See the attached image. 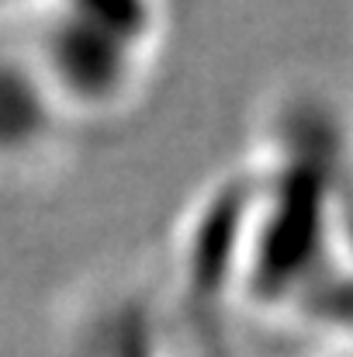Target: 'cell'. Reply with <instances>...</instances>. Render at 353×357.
I'll return each instance as SVG.
<instances>
[{
  "label": "cell",
  "instance_id": "cell-1",
  "mask_svg": "<svg viewBox=\"0 0 353 357\" xmlns=\"http://www.w3.org/2000/svg\"><path fill=\"white\" fill-rule=\"evenodd\" d=\"M163 31L146 3H59L35 10L24 52L66 121L111 119L142 91Z\"/></svg>",
  "mask_w": 353,
  "mask_h": 357
},
{
  "label": "cell",
  "instance_id": "cell-2",
  "mask_svg": "<svg viewBox=\"0 0 353 357\" xmlns=\"http://www.w3.org/2000/svg\"><path fill=\"white\" fill-rule=\"evenodd\" d=\"M66 115L42 84L31 56L0 52V167H28L42 160Z\"/></svg>",
  "mask_w": 353,
  "mask_h": 357
}]
</instances>
